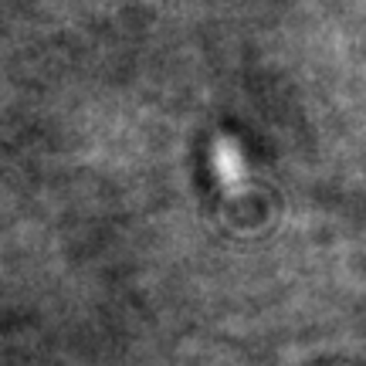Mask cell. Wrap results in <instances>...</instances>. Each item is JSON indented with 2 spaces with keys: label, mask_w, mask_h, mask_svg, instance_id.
I'll list each match as a JSON object with an SVG mask.
<instances>
[{
  "label": "cell",
  "mask_w": 366,
  "mask_h": 366,
  "mask_svg": "<svg viewBox=\"0 0 366 366\" xmlns=\"http://www.w3.org/2000/svg\"><path fill=\"white\" fill-rule=\"evenodd\" d=\"M210 167L217 173V180L224 183V190L237 194V190L244 187L248 170H244L241 146H237L234 139H227V136H217V139H214V146H210Z\"/></svg>",
  "instance_id": "cell-1"
}]
</instances>
